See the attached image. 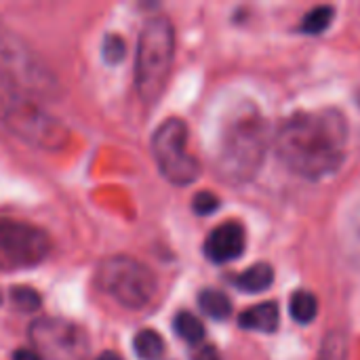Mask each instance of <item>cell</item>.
<instances>
[{"label":"cell","mask_w":360,"mask_h":360,"mask_svg":"<svg viewBox=\"0 0 360 360\" xmlns=\"http://www.w3.org/2000/svg\"><path fill=\"white\" fill-rule=\"evenodd\" d=\"M192 207H194V211H196L198 215H211V213H215V211L219 209V198H217L213 192L202 190V192H198V194L194 196Z\"/></svg>","instance_id":"20"},{"label":"cell","mask_w":360,"mask_h":360,"mask_svg":"<svg viewBox=\"0 0 360 360\" xmlns=\"http://www.w3.org/2000/svg\"><path fill=\"white\" fill-rule=\"evenodd\" d=\"M346 143L348 124L338 110L297 112L276 133L278 158L308 179L335 173L346 158Z\"/></svg>","instance_id":"1"},{"label":"cell","mask_w":360,"mask_h":360,"mask_svg":"<svg viewBox=\"0 0 360 360\" xmlns=\"http://www.w3.org/2000/svg\"><path fill=\"white\" fill-rule=\"evenodd\" d=\"M268 150V124L259 114H243L228 127L217 171L230 184H245L255 177Z\"/></svg>","instance_id":"3"},{"label":"cell","mask_w":360,"mask_h":360,"mask_svg":"<svg viewBox=\"0 0 360 360\" xmlns=\"http://www.w3.org/2000/svg\"><path fill=\"white\" fill-rule=\"evenodd\" d=\"M289 312H291L295 323L310 325L316 319V314H319V302H316V297L310 291H297V293L291 295Z\"/></svg>","instance_id":"14"},{"label":"cell","mask_w":360,"mask_h":360,"mask_svg":"<svg viewBox=\"0 0 360 360\" xmlns=\"http://www.w3.org/2000/svg\"><path fill=\"white\" fill-rule=\"evenodd\" d=\"M97 285L127 310L146 308L156 293L154 272L127 255L110 257L97 268Z\"/></svg>","instance_id":"4"},{"label":"cell","mask_w":360,"mask_h":360,"mask_svg":"<svg viewBox=\"0 0 360 360\" xmlns=\"http://www.w3.org/2000/svg\"><path fill=\"white\" fill-rule=\"evenodd\" d=\"M247 245L245 230L238 221H226L217 226L205 240V255L213 264H228L243 255Z\"/></svg>","instance_id":"9"},{"label":"cell","mask_w":360,"mask_h":360,"mask_svg":"<svg viewBox=\"0 0 360 360\" xmlns=\"http://www.w3.org/2000/svg\"><path fill=\"white\" fill-rule=\"evenodd\" d=\"M274 283V270L270 264H255L234 278V285L245 293H262Z\"/></svg>","instance_id":"11"},{"label":"cell","mask_w":360,"mask_h":360,"mask_svg":"<svg viewBox=\"0 0 360 360\" xmlns=\"http://www.w3.org/2000/svg\"><path fill=\"white\" fill-rule=\"evenodd\" d=\"M2 101L4 103L0 110V118L23 141L42 150H61L68 143V129L55 116L46 114L40 105L13 97H4Z\"/></svg>","instance_id":"5"},{"label":"cell","mask_w":360,"mask_h":360,"mask_svg":"<svg viewBox=\"0 0 360 360\" xmlns=\"http://www.w3.org/2000/svg\"><path fill=\"white\" fill-rule=\"evenodd\" d=\"M198 306L213 321H226L232 314V302H230V297L226 293L217 291V289H205L198 295Z\"/></svg>","instance_id":"12"},{"label":"cell","mask_w":360,"mask_h":360,"mask_svg":"<svg viewBox=\"0 0 360 360\" xmlns=\"http://www.w3.org/2000/svg\"><path fill=\"white\" fill-rule=\"evenodd\" d=\"M133 350L141 360H162L165 340L152 329H141L133 340Z\"/></svg>","instance_id":"13"},{"label":"cell","mask_w":360,"mask_h":360,"mask_svg":"<svg viewBox=\"0 0 360 360\" xmlns=\"http://www.w3.org/2000/svg\"><path fill=\"white\" fill-rule=\"evenodd\" d=\"M175 57V27L169 17L146 21L135 57V86L146 103H156L165 93Z\"/></svg>","instance_id":"2"},{"label":"cell","mask_w":360,"mask_h":360,"mask_svg":"<svg viewBox=\"0 0 360 360\" xmlns=\"http://www.w3.org/2000/svg\"><path fill=\"white\" fill-rule=\"evenodd\" d=\"M346 356H348V340H346V335L342 331L327 333L316 360H346Z\"/></svg>","instance_id":"17"},{"label":"cell","mask_w":360,"mask_h":360,"mask_svg":"<svg viewBox=\"0 0 360 360\" xmlns=\"http://www.w3.org/2000/svg\"><path fill=\"white\" fill-rule=\"evenodd\" d=\"M188 127L181 118L165 120L152 137L154 160L173 186H190L200 177V162L186 148Z\"/></svg>","instance_id":"6"},{"label":"cell","mask_w":360,"mask_h":360,"mask_svg":"<svg viewBox=\"0 0 360 360\" xmlns=\"http://www.w3.org/2000/svg\"><path fill=\"white\" fill-rule=\"evenodd\" d=\"M281 323V312L274 302L257 304L249 310H245L238 316V325L249 331H262V333H274Z\"/></svg>","instance_id":"10"},{"label":"cell","mask_w":360,"mask_h":360,"mask_svg":"<svg viewBox=\"0 0 360 360\" xmlns=\"http://www.w3.org/2000/svg\"><path fill=\"white\" fill-rule=\"evenodd\" d=\"M36 352L46 360H82L86 356L84 333L59 319H40L30 329Z\"/></svg>","instance_id":"8"},{"label":"cell","mask_w":360,"mask_h":360,"mask_svg":"<svg viewBox=\"0 0 360 360\" xmlns=\"http://www.w3.org/2000/svg\"><path fill=\"white\" fill-rule=\"evenodd\" d=\"M173 329L184 342H188L192 346L202 344V340H205V325L190 312H179L173 321Z\"/></svg>","instance_id":"15"},{"label":"cell","mask_w":360,"mask_h":360,"mask_svg":"<svg viewBox=\"0 0 360 360\" xmlns=\"http://www.w3.org/2000/svg\"><path fill=\"white\" fill-rule=\"evenodd\" d=\"M333 15H335V8H333V6L321 4V6H316V8H312V11L306 13V17H304L302 25H300V30H302L304 34L319 36V34H323V32L333 23Z\"/></svg>","instance_id":"16"},{"label":"cell","mask_w":360,"mask_h":360,"mask_svg":"<svg viewBox=\"0 0 360 360\" xmlns=\"http://www.w3.org/2000/svg\"><path fill=\"white\" fill-rule=\"evenodd\" d=\"M97 360H122V359H120L116 352H103V354H101Z\"/></svg>","instance_id":"23"},{"label":"cell","mask_w":360,"mask_h":360,"mask_svg":"<svg viewBox=\"0 0 360 360\" xmlns=\"http://www.w3.org/2000/svg\"><path fill=\"white\" fill-rule=\"evenodd\" d=\"M13 360H42V356L36 350H17L13 354Z\"/></svg>","instance_id":"22"},{"label":"cell","mask_w":360,"mask_h":360,"mask_svg":"<svg viewBox=\"0 0 360 360\" xmlns=\"http://www.w3.org/2000/svg\"><path fill=\"white\" fill-rule=\"evenodd\" d=\"M101 55H103V61L108 65H114V63H120L127 55V42L122 36L118 34H108L103 38V44H101Z\"/></svg>","instance_id":"18"},{"label":"cell","mask_w":360,"mask_h":360,"mask_svg":"<svg viewBox=\"0 0 360 360\" xmlns=\"http://www.w3.org/2000/svg\"><path fill=\"white\" fill-rule=\"evenodd\" d=\"M11 304L19 312H34L40 308V295L30 287H15L11 291Z\"/></svg>","instance_id":"19"},{"label":"cell","mask_w":360,"mask_h":360,"mask_svg":"<svg viewBox=\"0 0 360 360\" xmlns=\"http://www.w3.org/2000/svg\"><path fill=\"white\" fill-rule=\"evenodd\" d=\"M51 253V238L34 224L0 219V272L27 270Z\"/></svg>","instance_id":"7"},{"label":"cell","mask_w":360,"mask_h":360,"mask_svg":"<svg viewBox=\"0 0 360 360\" xmlns=\"http://www.w3.org/2000/svg\"><path fill=\"white\" fill-rule=\"evenodd\" d=\"M192 360H221V356H219V352H217V348H215V346H211V344H202V346H198V348L194 350Z\"/></svg>","instance_id":"21"}]
</instances>
